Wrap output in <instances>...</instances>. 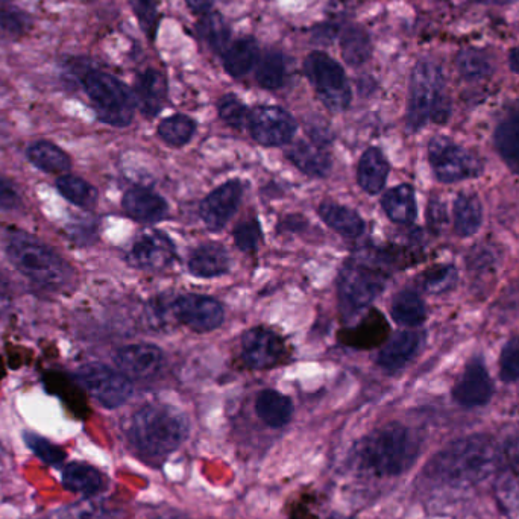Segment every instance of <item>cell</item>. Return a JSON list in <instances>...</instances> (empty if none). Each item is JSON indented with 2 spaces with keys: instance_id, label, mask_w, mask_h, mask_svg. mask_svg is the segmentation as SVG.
<instances>
[{
  "instance_id": "cell-33",
  "label": "cell",
  "mask_w": 519,
  "mask_h": 519,
  "mask_svg": "<svg viewBox=\"0 0 519 519\" xmlns=\"http://www.w3.org/2000/svg\"><path fill=\"white\" fill-rule=\"evenodd\" d=\"M340 52L348 66L360 67L368 63L372 55V41L365 28L348 25L340 34Z\"/></svg>"
},
{
  "instance_id": "cell-8",
  "label": "cell",
  "mask_w": 519,
  "mask_h": 519,
  "mask_svg": "<svg viewBox=\"0 0 519 519\" xmlns=\"http://www.w3.org/2000/svg\"><path fill=\"white\" fill-rule=\"evenodd\" d=\"M428 161L436 180L444 184L472 180L485 169L479 155L442 136L433 137L428 143Z\"/></svg>"
},
{
  "instance_id": "cell-1",
  "label": "cell",
  "mask_w": 519,
  "mask_h": 519,
  "mask_svg": "<svg viewBox=\"0 0 519 519\" xmlns=\"http://www.w3.org/2000/svg\"><path fill=\"white\" fill-rule=\"evenodd\" d=\"M519 444L492 435H471L442 448L431 457L424 475L438 485L462 488L477 485L497 474Z\"/></svg>"
},
{
  "instance_id": "cell-9",
  "label": "cell",
  "mask_w": 519,
  "mask_h": 519,
  "mask_svg": "<svg viewBox=\"0 0 519 519\" xmlns=\"http://www.w3.org/2000/svg\"><path fill=\"white\" fill-rule=\"evenodd\" d=\"M84 391L95 398L105 409L122 407L133 397L134 387L131 380L122 372L111 369L102 363H87L76 372Z\"/></svg>"
},
{
  "instance_id": "cell-36",
  "label": "cell",
  "mask_w": 519,
  "mask_h": 519,
  "mask_svg": "<svg viewBox=\"0 0 519 519\" xmlns=\"http://www.w3.org/2000/svg\"><path fill=\"white\" fill-rule=\"evenodd\" d=\"M284 78H286V61L280 51L271 49L260 55V60L255 66V81L262 89H281Z\"/></svg>"
},
{
  "instance_id": "cell-28",
  "label": "cell",
  "mask_w": 519,
  "mask_h": 519,
  "mask_svg": "<svg viewBox=\"0 0 519 519\" xmlns=\"http://www.w3.org/2000/svg\"><path fill=\"white\" fill-rule=\"evenodd\" d=\"M454 231L459 237H471L479 233L483 224V207L479 196L463 192L454 199Z\"/></svg>"
},
{
  "instance_id": "cell-51",
  "label": "cell",
  "mask_w": 519,
  "mask_h": 519,
  "mask_svg": "<svg viewBox=\"0 0 519 519\" xmlns=\"http://www.w3.org/2000/svg\"><path fill=\"white\" fill-rule=\"evenodd\" d=\"M151 519H190L186 513L180 512V510H167V512L158 513L157 516Z\"/></svg>"
},
{
  "instance_id": "cell-47",
  "label": "cell",
  "mask_w": 519,
  "mask_h": 519,
  "mask_svg": "<svg viewBox=\"0 0 519 519\" xmlns=\"http://www.w3.org/2000/svg\"><path fill=\"white\" fill-rule=\"evenodd\" d=\"M262 240V228L257 221L243 222L234 230V242L243 252H254Z\"/></svg>"
},
{
  "instance_id": "cell-40",
  "label": "cell",
  "mask_w": 519,
  "mask_h": 519,
  "mask_svg": "<svg viewBox=\"0 0 519 519\" xmlns=\"http://www.w3.org/2000/svg\"><path fill=\"white\" fill-rule=\"evenodd\" d=\"M31 17L14 7L11 0H0V40H17L31 28Z\"/></svg>"
},
{
  "instance_id": "cell-27",
  "label": "cell",
  "mask_w": 519,
  "mask_h": 519,
  "mask_svg": "<svg viewBox=\"0 0 519 519\" xmlns=\"http://www.w3.org/2000/svg\"><path fill=\"white\" fill-rule=\"evenodd\" d=\"M495 475V497L501 509L507 513L519 512V447Z\"/></svg>"
},
{
  "instance_id": "cell-25",
  "label": "cell",
  "mask_w": 519,
  "mask_h": 519,
  "mask_svg": "<svg viewBox=\"0 0 519 519\" xmlns=\"http://www.w3.org/2000/svg\"><path fill=\"white\" fill-rule=\"evenodd\" d=\"M260 60V48L255 38L243 37L233 41L224 54L222 63L231 78H245Z\"/></svg>"
},
{
  "instance_id": "cell-20",
  "label": "cell",
  "mask_w": 519,
  "mask_h": 519,
  "mask_svg": "<svg viewBox=\"0 0 519 519\" xmlns=\"http://www.w3.org/2000/svg\"><path fill=\"white\" fill-rule=\"evenodd\" d=\"M137 107L143 116L155 117L161 110L167 99V81L163 72L157 69H148L140 73L134 85Z\"/></svg>"
},
{
  "instance_id": "cell-41",
  "label": "cell",
  "mask_w": 519,
  "mask_h": 519,
  "mask_svg": "<svg viewBox=\"0 0 519 519\" xmlns=\"http://www.w3.org/2000/svg\"><path fill=\"white\" fill-rule=\"evenodd\" d=\"M195 131V120L190 119L186 114H175V116L167 117L158 125V136L167 145L175 146V148L187 145L192 140Z\"/></svg>"
},
{
  "instance_id": "cell-31",
  "label": "cell",
  "mask_w": 519,
  "mask_h": 519,
  "mask_svg": "<svg viewBox=\"0 0 519 519\" xmlns=\"http://www.w3.org/2000/svg\"><path fill=\"white\" fill-rule=\"evenodd\" d=\"M319 216L331 230L348 239H357L365 233V222L360 214L343 205L324 202L319 207Z\"/></svg>"
},
{
  "instance_id": "cell-24",
  "label": "cell",
  "mask_w": 519,
  "mask_h": 519,
  "mask_svg": "<svg viewBox=\"0 0 519 519\" xmlns=\"http://www.w3.org/2000/svg\"><path fill=\"white\" fill-rule=\"evenodd\" d=\"M230 266V255L218 243H205L190 255L189 269L195 277H221L230 271Z\"/></svg>"
},
{
  "instance_id": "cell-34",
  "label": "cell",
  "mask_w": 519,
  "mask_h": 519,
  "mask_svg": "<svg viewBox=\"0 0 519 519\" xmlns=\"http://www.w3.org/2000/svg\"><path fill=\"white\" fill-rule=\"evenodd\" d=\"M28 158L35 167L46 173H66L72 167L69 155L54 143L40 140L32 143L28 149Z\"/></svg>"
},
{
  "instance_id": "cell-55",
  "label": "cell",
  "mask_w": 519,
  "mask_h": 519,
  "mask_svg": "<svg viewBox=\"0 0 519 519\" xmlns=\"http://www.w3.org/2000/svg\"><path fill=\"white\" fill-rule=\"evenodd\" d=\"M331 519H333V518H331Z\"/></svg>"
},
{
  "instance_id": "cell-17",
  "label": "cell",
  "mask_w": 519,
  "mask_h": 519,
  "mask_svg": "<svg viewBox=\"0 0 519 519\" xmlns=\"http://www.w3.org/2000/svg\"><path fill=\"white\" fill-rule=\"evenodd\" d=\"M117 368L128 378L154 377L163 365V353L160 348L151 343H139V345H129L117 351L114 356Z\"/></svg>"
},
{
  "instance_id": "cell-6",
  "label": "cell",
  "mask_w": 519,
  "mask_h": 519,
  "mask_svg": "<svg viewBox=\"0 0 519 519\" xmlns=\"http://www.w3.org/2000/svg\"><path fill=\"white\" fill-rule=\"evenodd\" d=\"M82 84L101 122L117 128L133 122L136 96L122 81L108 73L92 70L84 76Z\"/></svg>"
},
{
  "instance_id": "cell-30",
  "label": "cell",
  "mask_w": 519,
  "mask_h": 519,
  "mask_svg": "<svg viewBox=\"0 0 519 519\" xmlns=\"http://www.w3.org/2000/svg\"><path fill=\"white\" fill-rule=\"evenodd\" d=\"M255 412L268 427L283 428L292 421L295 407H293L292 400L286 395L266 389L258 395L257 401H255Z\"/></svg>"
},
{
  "instance_id": "cell-42",
  "label": "cell",
  "mask_w": 519,
  "mask_h": 519,
  "mask_svg": "<svg viewBox=\"0 0 519 519\" xmlns=\"http://www.w3.org/2000/svg\"><path fill=\"white\" fill-rule=\"evenodd\" d=\"M457 269L453 265H438L425 271L419 277V286L424 292L431 295H441V293L450 292L456 286Z\"/></svg>"
},
{
  "instance_id": "cell-5",
  "label": "cell",
  "mask_w": 519,
  "mask_h": 519,
  "mask_svg": "<svg viewBox=\"0 0 519 519\" xmlns=\"http://www.w3.org/2000/svg\"><path fill=\"white\" fill-rule=\"evenodd\" d=\"M450 111V98L441 66L435 61H419L410 76L407 126L412 131H419L428 122L445 123Z\"/></svg>"
},
{
  "instance_id": "cell-22",
  "label": "cell",
  "mask_w": 519,
  "mask_h": 519,
  "mask_svg": "<svg viewBox=\"0 0 519 519\" xmlns=\"http://www.w3.org/2000/svg\"><path fill=\"white\" fill-rule=\"evenodd\" d=\"M122 205L129 218L140 222H157L167 213L166 201L152 190L142 187L128 190L123 196Z\"/></svg>"
},
{
  "instance_id": "cell-23",
  "label": "cell",
  "mask_w": 519,
  "mask_h": 519,
  "mask_svg": "<svg viewBox=\"0 0 519 519\" xmlns=\"http://www.w3.org/2000/svg\"><path fill=\"white\" fill-rule=\"evenodd\" d=\"M494 140L495 148L506 166L519 175V105L500 120Z\"/></svg>"
},
{
  "instance_id": "cell-49",
  "label": "cell",
  "mask_w": 519,
  "mask_h": 519,
  "mask_svg": "<svg viewBox=\"0 0 519 519\" xmlns=\"http://www.w3.org/2000/svg\"><path fill=\"white\" fill-rule=\"evenodd\" d=\"M428 227L435 233L444 230L448 224L447 207L439 199H431L427 210Z\"/></svg>"
},
{
  "instance_id": "cell-54",
  "label": "cell",
  "mask_w": 519,
  "mask_h": 519,
  "mask_svg": "<svg viewBox=\"0 0 519 519\" xmlns=\"http://www.w3.org/2000/svg\"><path fill=\"white\" fill-rule=\"evenodd\" d=\"M81 2H85V4H90V2H96V0H81Z\"/></svg>"
},
{
  "instance_id": "cell-43",
  "label": "cell",
  "mask_w": 519,
  "mask_h": 519,
  "mask_svg": "<svg viewBox=\"0 0 519 519\" xmlns=\"http://www.w3.org/2000/svg\"><path fill=\"white\" fill-rule=\"evenodd\" d=\"M134 16L139 20L140 28L145 32L149 40L157 38L160 28V11H158V0H129Z\"/></svg>"
},
{
  "instance_id": "cell-2",
  "label": "cell",
  "mask_w": 519,
  "mask_h": 519,
  "mask_svg": "<svg viewBox=\"0 0 519 519\" xmlns=\"http://www.w3.org/2000/svg\"><path fill=\"white\" fill-rule=\"evenodd\" d=\"M419 453L418 436L406 425L391 422L356 442L351 450V463L360 474L391 479L409 471Z\"/></svg>"
},
{
  "instance_id": "cell-46",
  "label": "cell",
  "mask_w": 519,
  "mask_h": 519,
  "mask_svg": "<svg viewBox=\"0 0 519 519\" xmlns=\"http://www.w3.org/2000/svg\"><path fill=\"white\" fill-rule=\"evenodd\" d=\"M25 441L28 447L31 448L32 453L38 459L43 460V462L49 463V465H60L66 459V453H64L63 448L52 444L48 439L32 435V433H26Z\"/></svg>"
},
{
  "instance_id": "cell-50",
  "label": "cell",
  "mask_w": 519,
  "mask_h": 519,
  "mask_svg": "<svg viewBox=\"0 0 519 519\" xmlns=\"http://www.w3.org/2000/svg\"><path fill=\"white\" fill-rule=\"evenodd\" d=\"M186 2L187 7L193 11V13L208 14L213 8L214 0H184Z\"/></svg>"
},
{
  "instance_id": "cell-44",
  "label": "cell",
  "mask_w": 519,
  "mask_h": 519,
  "mask_svg": "<svg viewBox=\"0 0 519 519\" xmlns=\"http://www.w3.org/2000/svg\"><path fill=\"white\" fill-rule=\"evenodd\" d=\"M219 116L231 128L248 126L249 110L236 95L222 96L219 101Z\"/></svg>"
},
{
  "instance_id": "cell-3",
  "label": "cell",
  "mask_w": 519,
  "mask_h": 519,
  "mask_svg": "<svg viewBox=\"0 0 519 519\" xmlns=\"http://www.w3.org/2000/svg\"><path fill=\"white\" fill-rule=\"evenodd\" d=\"M189 419L169 404H148L134 413L126 436L140 459L163 463L189 438Z\"/></svg>"
},
{
  "instance_id": "cell-37",
  "label": "cell",
  "mask_w": 519,
  "mask_h": 519,
  "mask_svg": "<svg viewBox=\"0 0 519 519\" xmlns=\"http://www.w3.org/2000/svg\"><path fill=\"white\" fill-rule=\"evenodd\" d=\"M199 37L218 54H224L225 49L231 45V29L224 17L219 13L210 11L204 14L196 25Z\"/></svg>"
},
{
  "instance_id": "cell-13",
  "label": "cell",
  "mask_w": 519,
  "mask_h": 519,
  "mask_svg": "<svg viewBox=\"0 0 519 519\" xmlns=\"http://www.w3.org/2000/svg\"><path fill=\"white\" fill-rule=\"evenodd\" d=\"M172 313L181 324L198 333H208L224 324L225 312L221 302L202 295H184L175 299Z\"/></svg>"
},
{
  "instance_id": "cell-12",
  "label": "cell",
  "mask_w": 519,
  "mask_h": 519,
  "mask_svg": "<svg viewBox=\"0 0 519 519\" xmlns=\"http://www.w3.org/2000/svg\"><path fill=\"white\" fill-rule=\"evenodd\" d=\"M494 395V381L482 357H472L466 363L453 387V398L463 409L486 406Z\"/></svg>"
},
{
  "instance_id": "cell-45",
  "label": "cell",
  "mask_w": 519,
  "mask_h": 519,
  "mask_svg": "<svg viewBox=\"0 0 519 519\" xmlns=\"http://www.w3.org/2000/svg\"><path fill=\"white\" fill-rule=\"evenodd\" d=\"M500 378L503 383L519 380V334L510 337L500 354Z\"/></svg>"
},
{
  "instance_id": "cell-4",
  "label": "cell",
  "mask_w": 519,
  "mask_h": 519,
  "mask_svg": "<svg viewBox=\"0 0 519 519\" xmlns=\"http://www.w3.org/2000/svg\"><path fill=\"white\" fill-rule=\"evenodd\" d=\"M5 251L11 263L41 289L61 292L72 283V269L63 257L29 234L10 231L5 236Z\"/></svg>"
},
{
  "instance_id": "cell-19",
  "label": "cell",
  "mask_w": 519,
  "mask_h": 519,
  "mask_svg": "<svg viewBox=\"0 0 519 519\" xmlns=\"http://www.w3.org/2000/svg\"><path fill=\"white\" fill-rule=\"evenodd\" d=\"M48 519H128V512L108 498L93 495L54 510Z\"/></svg>"
},
{
  "instance_id": "cell-39",
  "label": "cell",
  "mask_w": 519,
  "mask_h": 519,
  "mask_svg": "<svg viewBox=\"0 0 519 519\" xmlns=\"http://www.w3.org/2000/svg\"><path fill=\"white\" fill-rule=\"evenodd\" d=\"M460 75L466 81H482L494 72V63L483 49H463L456 60Z\"/></svg>"
},
{
  "instance_id": "cell-10",
  "label": "cell",
  "mask_w": 519,
  "mask_h": 519,
  "mask_svg": "<svg viewBox=\"0 0 519 519\" xmlns=\"http://www.w3.org/2000/svg\"><path fill=\"white\" fill-rule=\"evenodd\" d=\"M386 275L363 263L351 262L340 272V306L346 313H356L365 309L383 292Z\"/></svg>"
},
{
  "instance_id": "cell-15",
  "label": "cell",
  "mask_w": 519,
  "mask_h": 519,
  "mask_svg": "<svg viewBox=\"0 0 519 519\" xmlns=\"http://www.w3.org/2000/svg\"><path fill=\"white\" fill-rule=\"evenodd\" d=\"M129 260L145 271H163L175 260V245L160 231H146L134 242Z\"/></svg>"
},
{
  "instance_id": "cell-18",
  "label": "cell",
  "mask_w": 519,
  "mask_h": 519,
  "mask_svg": "<svg viewBox=\"0 0 519 519\" xmlns=\"http://www.w3.org/2000/svg\"><path fill=\"white\" fill-rule=\"evenodd\" d=\"M422 340L424 337L421 333L400 331L381 348L378 354V365L389 374L400 372L415 359L416 354L421 350Z\"/></svg>"
},
{
  "instance_id": "cell-14",
  "label": "cell",
  "mask_w": 519,
  "mask_h": 519,
  "mask_svg": "<svg viewBox=\"0 0 519 519\" xmlns=\"http://www.w3.org/2000/svg\"><path fill=\"white\" fill-rule=\"evenodd\" d=\"M284 340L275 331L257 327L246 331L242 340L243 362L251 369H269L283 362Z\"/></svg>"
},
{
  "instance_id": "cell-52",
  "label": "cell",
  "mask_w": 519,
  "mask_h": 519,
  "mask_svg": "<svg viewBox=\"0 0 519 519\" xmlns=\"http://www.w3.org/2000/svg\"><path fill=\"white\" fill-rule=\"evenodd\" d=\"M510 69L519 75V48L512 49L509 54Z\"/></svg>"
},
{
  "instance_id": "cell-26",
  "label": "cell",
  "mask_w": 519,
  "mask_h": 519,
  "mask_svg": "<svg viewBox=\"0 0 519 519\" xmlns=\"http://www.w3.org/2000/svg\"><path fill=\"white\" fill-rule=\"evenodd\" d=\"M61 482L67 491L84 495V497L98 495L105 488L102 472L95 466L81 462L69 463L61 472Z\"/></svg>"
},
{
  "instance_id": "cell-53",
  "label": "cell",
  "mask_w": 519,
  "mask_h": 519,
  "mask_svg": "<svg viewBox=\"0 0 519 519\" xmlns=\"http://www.w3.org/2000/svg\"><path fill=\"white\" fill-rule=\"evenodd\" d=\"M474 2L485 5H512L519 2V0H474Z\"/></svg>"
},
{
  "instance_id": "cell-21",
  "label": "cell",
  "mask_w": 519,
  "mask_h": 519,
  "mask_svg": "<svg viewBox=\"0 0 519 519\" xmlns=\"http://www.w3.org/2000/svg\"><path fill=\"white\" fill-rule=\"evenodd\" d=\"M287 158L312 177H327L331 170L330 154L319 139L298 140L290 146Z\"/></svg>"
},
{
  "instance_id": "cell-16",
  "label": "cell",
  "mask_w": 519,
  "mask_h": 519,
  "mask_svg": "<svg viewBox=\"0 0 519 519\" xmlns=\"http://www.w3.org/2000/svg\"><path fill=\"white\" fill-rule=\"evenodd\" d=\"M242 184L230 181L213 190L201 204V218L210 230H222L230 222L242 199Z\"/></svg>"
},
{
  "instance_id": "cell-38",
  "label": "cell",
  "mask_w": 519,
  "mask_h": 519,
  "mask_svg": "<svg viewBox=\"0 0 519 519\" xmlns=\"http://www.w3.org/2000/svg\"><path fill=\"white\" fill-rule=\"evenodd\" d=\"M57 189L64 199L76 207L90 210L98 204V190L82 178L63 175L58 178Z\"/></svg>"
},
{
  "instance_id": "cell-48",
  "label": "cell",
  "mask_w": 519,
  "mask_h": 519,
  "mask_svg": "<svg viewBox=\"0 0 519 519\" xmlns=\"http://www.w3.org/2000/svg\"><path fill=\"white\" fill-rule=\"evenodd\" d=\"M22 207V196L14 184L0 173V211H14Z\"/></svg>"
},
{
  "instance_id": "cell-11",
  "label": "cell",
  "mask_w": 519,
  "mask_h": 519,
  "mask_svg": "<svg viewBox=\"0 0 519 519\" xmlns=\"http://www.w3.org/2000/svg\"><path fill=\"white\" fill-rule=\"evenodd\" d=\"M249 133L255 142L263 146H284L292 142L296 134V122L292 114L274 105H260L249 111Z\"/></svg>"
},
{
  "instance_id": "cell-32",
  "label": "cell",
  "mask_w": 519,
  "mask_h": 519,
  "mask_svg": "<svg viewBox=\"0 0 519 519\" xmlns=\"http://www.w3.org/2000/svg\"><path fill=\"white\" fill-rule=\"evenodd\" d=\"M381 205L386 211L387 218L395 224H413L418 214L415 190L409 184H401L389 190L381 199Z\"/></svg>"
},
{
  "instance_id": "cell-7",
  "label": "cell",
  "mask_w": 519,
  "mask_h": 519,
  "mask_svg": "<svg viewBox=\"0 0 519 519\" xmlns=\"http://www.w3.org/2000/svg\"><path fill=\"white\" fill-rule=\"evenodd\" d=\"M307 78L312 82L322 104L334 113L350 107L353 93L345 70L330 55L313 51L304 63Z\"/></svg>"
},
{
  "instance_id": "cell-29",
  "label": "cell",
  "mask_w": 519,
  "mask_h": 519,
  "mask_svg": "<svg viewBox=\"0 0 519 519\" xmlns=\"http://www.w3.org/2000/svg\"><path fill=\"white\" fill-rule=\"evenodd\" d=\"M389 177V161L378 148L366 149L360 158L357 181L369 195H377L386 186Z\"/></svg>"
},
{
  "instance_id": "cell-35",
  "label": "cell",
  "mask_w": 519,
  "mask_h": 519,
  "mask_svg": "<svg viewBox=\"0 0 519 519\" xmlns=\"http://www.w3.org/2000/svg\"><path fill=\"white\" fill-rule=\"evenodd\" d=\"M391 315L398 325L403 327H419L427 319L424 301L413 290H403L395 295L392 301Z\"/></svg>"
}]
</instances>
